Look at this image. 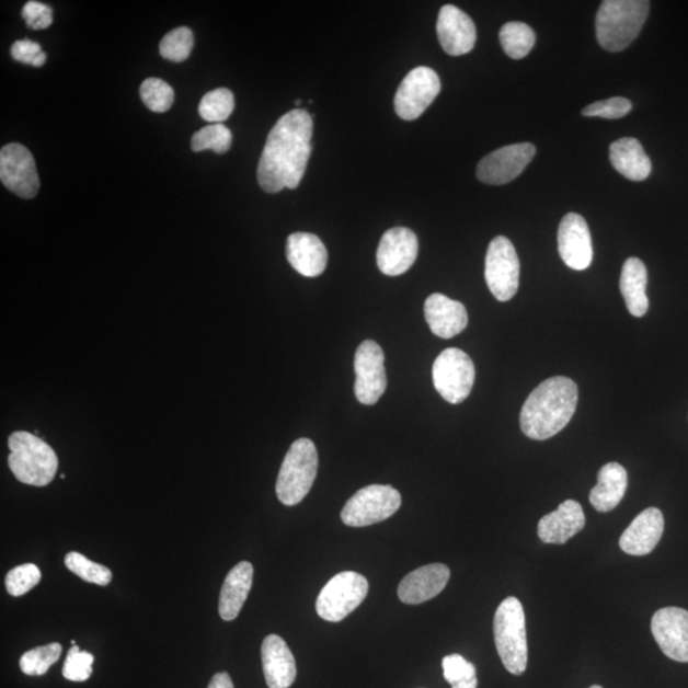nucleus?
I'll return each instance as SVG.
<instances>
[{
	"label": "nucleus",
	"mask_w": 688,
	"mask_h": 688,
	"mask_svg": "<svg viewBox=\"0 0 688 688\" xmlns=\"http://www.w3.org/2000/svg\"><path fill=\"white\" fill-rule=\"evenodd\" d=\"M369 582L362 574L343 572L326 583L317 599V612L328 622H340L363 604Z\"/></svg>",
	"instance_id": "8"
},
{
	"label": "nucleus",
	"mask_w": 688,
	"mask_h": 688,
	"mask_svg": "<svg viewBox=\"0 0 688 688\" xmlns=\"http://www.w3.org/2000/svg\"><path fill=\"white\" fill-rule=\"evenodd\" d=\"M262 662L265 683L270 688H288L294 685L297 675L295 656L283 638L270 635L264 639Z\"/></svg>",
	"instance_id": "24"
},
{
	"label": "nucleus",
	"mask_w": 688,
	"mask_h": 688,
	"mask_svg": "<svg viewBox=\"0 0 688 688\" xmlns=\"http://www.w3.org/2000/svg\"><path fill=\"white\" fill-rule=\"evenodd\" d=\"M653 637L668 658L688 663V611L667 607L656 611L652 619Z\"/></svg>",
	"instance_id": "15"
},
{
	"label": "nucleus",
	"mask_w": 688,
	"mask_h": 688,
	"mask_svg": "<svg viewBox=\"0 0 688 688\" xmlns=\"http://www.w3.org/2000/svg\"><path fill=\"white\" fill-rule=\"evenodd\" d=\"M651 3L646 0H606L596 19V33L601 48L619 53L635 41L647 19Z\"/></svg>",
	"instance_id": "3"
},
{
	"label": "nucleus",
	"mask_w": 688,
	"mask_h": 688,
	"mask_svg": "<svg viewBox=\"0 0 688 688\" xmlns=\"http://www.w3.org/2000/svg\"><path fill=\"white\" fill-rule=\"evenodd\" d=\"M577 386L566 377L547 379L529 394L520 413L524 435L547 440L572 421L577 406Z\"/></svg>",
	"instance_id": "2"
},
{
	"label": "nucleus",
	"mask_w": 688,
	"mask_h": 688,
	"mask_svg": "<svg viewBox=\"0 0 688 688\" xmlns=\"http://www.w3.org/2000/svg\"><path fill=\"white\" fill-rule=\"evenodd\" d=\"M520 263L513 242L497 237L490 242L484 278L495 299L502 302L513 299L519 288Z\"/></svg>",
	"instance_id": "10"
},
{
	"label": "nucleus",
	"mask_w": 688,
	"mask_h": 688,
	"mask_svg": "<svg viewBox=\"0 0 688 688\" xmlns=\"http://www.w3.org/2000/svg\"><path fill=\"white\" fill-rule=\"evenodd\" d=\"M386 356L377 342L359 344L355 355V394L359 403H378L387 390Z\"/></svg>",
	"instance_id": "12"
},
{
	"label": "nucleus",
	"mask_w": 688,
	"mask_h": 688,
	"mask_svg": "<svg viewBox=\"0 0 688 688\" xmlns=\"http://www.w3.org/2000/svg\"><path fill=\"white\" fill-rule=\"evenodd\" d=\"M495 644L504 667L520 676L528 666L526 614L519 599L506 598L498 606L494 619Z\"/></svg>",
	"instance_id": "5"
},
{
	"label": "nucleus",
	"mask_w": 688,
	"mask_h": 688,
	"mask_svg": "<svg viewBox=\"0 0 688 688\" xmlns=\"http://www.w3.org/2000/svg\"><path fill=\"white\" fill-rule=\"evenodd\" d=\"M232 145V135L223 124H210L192 137V150L202 152L213 150L218 154L228 152Z\"/></svg>",
	"instance_id": "31"
},
{
	"label": "nucleus",
	"mask_w": 688,
	"mask_h": 688,
	"mask_svg": "<svg viewBox=\"0 0 688 688\" xmlns=\"http://www.w3.org/2000/svg\"><path fill=\"white\" fill-rule=\"evenodd\" d=\"M628 472L619 463H608L598 472V483L590 492V504L600 513L612 512L628 490Z\"/></svg>",
	"instance_id": "27"
},
{
	"label": "nucleus",
	"mask_w": 688,
	"mask_h": 688,
	"mask_svg": "<svg viewBox=\"0 0 688 688\" xmlns=\"http://www.w3.org/2000/svg\"><path fill=\"white\" fill-rule=\"evenodd\" d=\"M11 56L23 65L34 67H43L46 61V53L42 50V46L31 41L15 42L11 48Z\"/></svg>",
	"instance_id": "41"
},
{
	"label": "nucleus",
	"mask_w": 688,
	"mask_h": 688,
	"mask_svg": "<svg viewBox=\"0 0 688 688\" xmlns=\"http://www.w3.org/2000/svg\"><path fill=\"white\" fill-rule=\"evenodd\" d=\"M61 652L58 643L35 647L21 656V670L27 676H43L59 661Z\"/></svg>",
	"instance_id": "32"
},
{
	"label": "nucleus",
	"mask_w": 688,
	"mask_h": 688,
	"mask_svg": "<svg viewBox=\"0 0 688 688\" xmlns=\"http://www.w3.org/2000/svg\"><path fill=\"white\" fill-rule=\"evenodd\" d=\"M559 253L569 268L585 271L593 261L588 223L577 214H567L559 226Z\"/></svg>",
	"instance_id": "17"
},
{
	"label": "nucleus",
	"mask_w": 688,
	"mask_h": 688,
	"mask_svg": "<svg viewBox=\"0 0 688 688\" xmlns=\"http://www.w3.org/2000/svg\"><path fill=\"white\" fill-rule=\"evenodd\" d=\"M140 98L150 111L165 113L174 104L175 93L171 85L160 78H148L140 85Z\"/></svg>",
	"instance_id": "35"
},
{
	"label": "nucleus",
	"mask_w": 688,
	"mask_h": 688,
	"mask_svg": "<svg viewBox=\"0 0 688 688\" xmlns=\"http://www.w3.org/2000/svg\"><path fill=\"white\" fill-rule=\"evenodd\" d=\"M312 116L295 108L280 116L264 146L257 183L267 193L296 190L307 171L312 146Z\"/></svg>",
	"instance_id": "1"
},
{
	"label": "nucleus",
	"mask_w": 688,
	"mask_h": 688,
	"mask_svg": "<svg viewBox=\"0 0 688 688\" xmlns=\"http://www.w3.org/2000/svg\"><path fill=\"white\" fill-rule=\"evenodd\" d=\"M301 104H302V101H301V100H296V101H295V105H296V106H300Z\"/></svg>",
	"instance_id": "43"
},
{
	"label": "nucleus",
	"mask_w": 688,
	"mask_h": 688,
	"mask_svg": "<svg viewBox=\"0 0 688 688\" xmlns=\"http://www.w3.org/2000/svg\"><path fill=\"white\" fill-rule=\"evenodd\" d=\"M402 505V496L392 486L371 484L352 496L341 513L348 527H369L394 515Z\"/></svg>",
	"instance_id": "7"
},
{
	"label": "nucleus",
	"mask_w": 688,
	"mask_h": 688,
	"mask_svg": "<svg viewBox=\"0 0 688 688\" xmlns=\"http://www.w3.org/2000/svg\"><path fill=\"white\" fill-rule=\"evenodd\" d=\"M631 101L624 98H612L597 101L584 107L583 115L589 117H604V119H621L631 112Z\"/></svg>",
	"instance_id": "39"
},
{
	"label": "nucleus",
	"mask_w": 688,
	"mask_h": 688,
	"mask_svg": "<svg viewBox=\"0 0 688 688\" xmlns=\"http://www.w3.org/2000/svg\"><path fill=\"white\" fill-rule=\"evenodd\" d=\"M589 688H604V687H600V686H598V685H594V686H592V687H589Z\"/></svg>",
	"instance_id": "44"
},
{
	"label": "nucleus",
	"mask_w": 688,
	"mask_h": 688,
	"mask_svg": "<svg viewBox=\"0 0 688 688\" xmlns=\"http://www.w3.org/2000/svg\"><path fill=\"white\" fill-rule=\"evenodd\" d=\"M0 180L7 190L21 198L36 197L41 190L34 156L25 146L7 145L0 151Z\"/></svg>",
	"instance_id": "13"
},
{
	"label": "nucleus",
	"mask_w": 688,
	"mask_h": 688,
	"mask_svg": "<svg viewBox=\"0 0 688 688\" xmlns=\"http://www.w3.org/2000/svg\"><path fill=\"white\" fill-rule=\"evenodd\" d=\"M233 93L228 89H217L203 96L198 113L203 121L222 124L233 112Z\"/></svg>",
	"instance_id": "30"
},
{
	"label": "nucleus",
	"mask_w": 688,
	"mask_h": 688,
	"mask_svg": "<svg viewBox=\"0 0 688 688\" xmlns=\"http://www.w3.org/2000/svg\"><path fill=\"white\" fill-rule=\"evenodd\" d=\"M318 450L310 439L296 440L280 466L277 497L286 506L300 504L309 494L318 473Z\"/></svg>",
	"instance_id": "6"
},
{
	"label": "nucleus",
	"mask_w": 688,
	"mask_h": 688,
	"mask_svg": "<svg viewBox=\"0 0 688 688\" xmlns=\"http://www.w3.org/2000/svg\"><path fill=\"white\" fill-rule=\"evenodd\" d=\"M286 255L293 268L305 277H318L326 268V248L314 233L295 232L289 234Z\"/></svg>",
	"instance_id": "21"
},
{
	"label": "nucleus",
	"mask_w": 688,
	"mask_h": 688,
	"mask_svg": "<svg viewBox=\"0 0 688 688\" xmlns=\"http://www.w3.org/2000/svg\"><path fill=\"white\" fill-rule=\"evenodd\" d=\"M208 688H234L231 677L226 672L216 674L208 685Z\"/></svg>",
	"instance_id": "42"
},
{
	"label": "nucleus",
	"mask_w": 688,
	"mask_h": 688,
	"mask_svg": "<svg viewBox=\"0 0 688 688\" xmlns=\"http://www.w3.org/2000/svg\"><path fill=\"white\" fill-rule=\"evenodd\" d=\"M8 448L11 450L8 466L20 482L44 488L56 479L59 466L57 452L37 435L13 433L8 439Z\"/></svg>",
	"instance_id": "4"
},
{
	"label": "nucleus",
	"mask_w": 688,
	"mask_h": 688,
	"mask_svg": "<svg viewBox=\"0 0 688 688\" xmlns=\"http://www.w3.org/2000/svg\"><path fill=\"white\" fill-rule=\"evenodd\" d=\"M585 526V515L581 504L566 500L557 511L547 514L538 523V536L543 543L564 544Z\"/></svg>",
	"instance_id": "23"
},
{
	"label": "nucleus",
	"mask_w": 688,
	"mask_h": 688,
	"mask_svg": "<svg viewBox=\"0 0 688 688\" xmlns=\"http://www.w3.org/2000/svg\"><path fill=\"white\" fill-rule=\"evenodd\" d=\"M253 575V565L242 561L226 576L218 604V612L223 621H233L239 616L252 590Z\"/></svg>",
	"instance_id": "25"
},
{
	"label": "nucleus",
	"mask_w": 688,
	"mask_h": 688,
	"mask_svg": "<svg viewBox=\"0 0 688 688\" xmlns=\"http://www.w3.org/2000/svg\"><path fill=\"white\" fill-rule=\"evenodd\" d=\"M500 43L507 57L523 59L534 49L536 34L526 23L509 22L500 31Z\"/></svg>",
	"instance_id": "29"
},
{
	"label": "nucleus",
	"mask_w": 688,
	"mask_h": 688,
	"mask_svg": "<svg viewBox=\"0 0 688 688\" xmlns=\"http://www.w3.org/2000/svg\"><path fill=\"white\" fill-rule=\"evenodd\" d=\"M609 160L616 171L632 182H643L652 172V161L635 138H621L609 147Z\"/></svg>",
	"instance_id": "26"
},
{
	"label": "nucleus",
	"mask_w": 688,
	"mask_h": 688,
	"mask_svg": "<svg viewBox=\"0 0 688 688\" xmlns=\"http://www.w3.org/2000/svg\"><path fill=\"white\" fill-rule=\"evenodd\" d=\"M475 379V369L472 358L459 348H448L442 352L433 366L434 386L451 404L465 402Z\"/></svg>",
	"instance_id": "9"
},
{
	"label": "nucleus",
	"mask_w": 688,
	"mask_h": 688,
	"mask_svg": "<svg viewBox=\"0 0 688 688\" xmlns=\"http://www.w3.org/2000/svg\"><path fill=\"white\" fill-rule=\"evenodd\" d=\"M416 233L405 228L388 230L380 240L377 253L379 270L387 276H401L417 260Z\"/></svg>",
	"instance_id": "16"
},
{
	"label": "nucleus",
	"mask_w": 688,
	"mask_h": 688,
	"mask_svg": "<svg viewBox=\"0 0 688 688\" xmlns=\"http://www.w3.org/2000/svg\"><path fill=\"white\" fill-rule=\"evenodd\" d=\"M450 578V570L444 564L422 566L406 575L398 586V597L405 605H421L439 596Z\"/></svg>",
	"instance_id": "19"
},
{
	"label": "nucleus",
	"mask_w": 688,
	"mask_h": 688,
	"mask_svg": "<svg viewBox=\"0 0 688 688\" xmlns=\"http://www.w3.org/2000/svg\"><path fill=\"white\" fill-rule=\"evenodd\" d=\"M536 156L531 144H518L498 148L483 158L477 167V177L489 185L513 182L529 165Z\"/></svg>",
	"instance_id": "14"
},
{
	"label": "nucleus",
	"mask_w": 688,
	"mask_h": 688,
	"mask_svg": "<svg viewBox=\"0 0 688 688\" xmlns=\"http://www.w3.org/2000/svg\"><path fill=\"white\" fill-rule=\"evenodd\" d=\"M42 581V572L34 564H25L11 570L5 576L7 592L13 597L25 596Z\"/></svg>",
	"instance_id": "37"
},
{
	"label": "nucleus",
	"mask_w": 688,
	"mask_h": 688,
	"mask_svg": "<svg viewBox=\"0 0 688 688\" xmlns=\"http://www.w3.org/2000/svg\"><path fill=\"white\" fill-rule=\"evenodd\" d=\"M66 566L69 572H72L82 581L106 586L112 583L113 574L111 569L92 562L82 553L69 552L66 557Z\"/></svg>",
	"instance_id": "33"
},
{
	"label": "nucleus",
	"mask_w": 688,
	"mask_h": 688,
	"mask_svg": "<svg viewBox=\"0 0 688 688\" xmlns=\"http://www.w3.org/2000/svg\"><path fill=\"white\" fill-rule=\"evenodd\" d=\"M444 677L451 688H477L479 679L475 667L460 654H450L443 660Z\"/></svg>",
	"instance_id": "34"
},
{
	"label": "nucleus",
	"mask_w": 688,
	"mask_h": 688,
	"mask_svg": "<svg viewBox=\"0 0 688 688\" xmlns=\"http://www.w3.org/2000/svg\"><path fill=\"white\" fill-rule=\"evenodd\" d=\"M664 531V516L656 507H649L639 514L623 531L620 547L631 557H645L660 543Z\"/></svg>",
	"instance_id": "20"
},
{
	"label": "nucleus",
	"mask_w": 688,
	"mask_h": 688,
	"mask_svg": "<svg viewBox=\"0 0 688 688\" xmlns=\"http://www.w3.org/2000/svg\"><path fill=\"white\" fill-rule=\"evenodd\" d=\"M22 18L30 28L45 30L50 27L53 23V10L49 5L30 0L22 8Z\"/></svg>",
	"instance_id": "40"
},
{
	"label": "nucleus",
	"mask_w": 688,
	"mask_h": 688,
	"mask_svg": "<svg viewBox=\"0 0 688 688\" xmlns=\"http://www.w3.org/2000/svg\"><path fill=\"white\" fill-rule=\"evenodd\" d=\"M437 36L445 53L451 57L472 51L477 41L474 22L456 5H444L437 19Z\"/></svg>",
	"instance_id": "18"
},
{
	"label": "nucleus",
	"mask_w": 688,
	"mask_h": 688,
	"mask_svg": "<svg viewBox=\"0 0 688 688\" xmlns=\"http://www.w3.org/2000/svg\"><path fill=\"white\" fill-rule=\"evenodd\" d=\"M425 318L429 330L444 340L456 337L468 325V312L465 305L443 294H433L427 297Z\"/></svg>",
	"instance_id": "22"
},
{
	"label": "nucleus",
	"mask_w": 688,
	"mask_h": 688,
	"mask_svg": "<svg viewBox=\"0 0 688 688\" xmlns=\"http://www.w3.org/2000/svg\"><path fill=\"white\" fill-rule=\"evenodd\" d=\"M93 662H95V656L89 652H81L80 646L74 645L70 647L67 654L65 667H62V676H65L68 681H88L92 675Z\"/></svg>",
	"instance_id": "38"
},
{
	"label": "nucleus",
	"mask_w": 688,
	"mask_h": 688,
	"mask_svg": "<svg viewBox=\"0 0 688 688\" xmlns=\"http://www.w3.org/2000/svg\"><path fill=\"white\" fill-rule=\"evenodd\" d=\"M442 91L439 76L428 67H417L404 77L394 98L398 116L403 121H416L427 111Z\"/></svg>",
	"instance_id": "11"
},
{
	"label": "nucleus",
	"mask_w": 688,
	"mask_h": 688,
	"mask_svg": "<svg viewBox=\"0 0 688 688\" xmlns=\"http://www.w3.org/2000/svg\"><path fill=\"white\" fill-rule=\"evenodd\" d=\"M647 271L645 264L638 257H629L623 264L620 289L630 314L637 318L644 317L649 309L646 296Z\"/></svg>",
	"instance_id": "28"
},
{
	"label": "nucleus",
	"mask_w": 688,
	"mask_h": 688,
	"mask_svg": "<svg viewBox=\"0 0 688 688\" xmlns=\"http://www.w3.org/2000/svg\"><path fill=\"white\" fill-rule=\"evenodd\" d=\"M194 45L193 31L187 27L172 30L160 44L162 58L182 62L190 58Z\"/></svg>",
	"instance_id": "36"
}]
</instances>
